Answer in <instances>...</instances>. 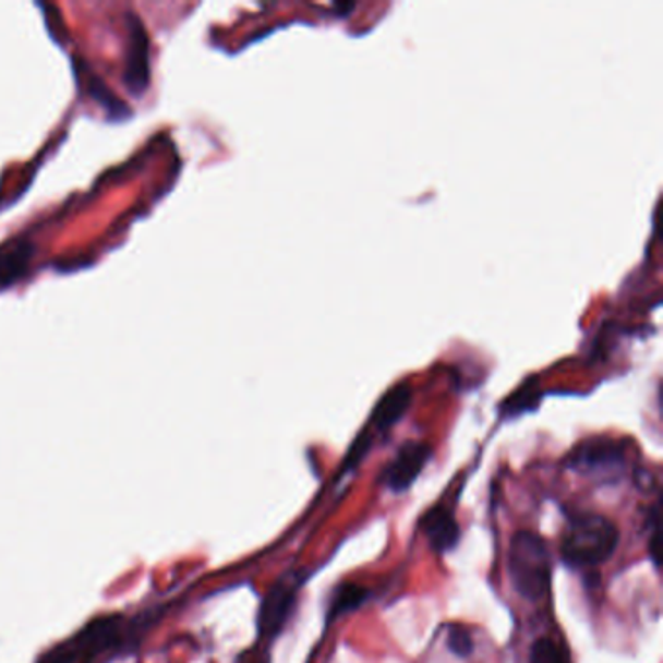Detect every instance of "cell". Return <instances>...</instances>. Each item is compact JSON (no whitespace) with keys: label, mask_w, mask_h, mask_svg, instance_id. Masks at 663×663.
I'll list each match as a JSON object with an SVG mask.
<instances>
[{"label":"cell","mask_w":663,"mask_h":663,"mask_svg":"<svg viewBox=\"0 0 663 663\" xmlns=\"http://www.w3.org/2000/svg\"><path fill=\"white\" fill-rule=\"evenodd\" d=\"M618 545V529L600 514H578L566 523L560 543L563 563L570 568H593L607 563Z\"/></svg>","instance_id":"1"},{"label":"cell","mask_w":663,"mask_h":663,"mask_svg":"<svg viewBox=\"0 0 663 663\" xmlns=\"http://www.w3.org/2000/svg\"><path fill=\"white\" fill-rule=\"evenodd\" d=\"M551 553L547 543L533 531H518L508 549V576L523 600L539 601L551 588Z\"/></svg>","instance_id":"2"},{"label":"cell","mask_w":663,"mask_h":663,"mask_svg":"<svg viewBox=\"0 0 663 663\" xmlns=\"http://www.w3.org/2000/svg\"><path fill=\"white\" fill-rule=\"evenodd\" d=\"M125 627L126 620L121 615L92 618L86 627H82L74 637L69 638L76 663H92L99 655L111 652V648L121 642Z\"/></svg>","instance_id":"3"},{"label":"cell","mask_w":663,"mask_h":663,"mask_svg":"<svg viewBox=\"0 0 663 663\" xmlns=\"http://www.w3.org/2000/svg\"><path fill=\"white\" fill-rule=\"evenodd\" d=\"M300 583H302V580L298 578V574H287L263 598L260 618H257L261 638L273 640L280 635V630L287 625L290 613L294 610Z\"/></svg>","instance_id":"4"},{"label":"cell","mask_w":663,"mask_h":663,"mask_svg":"<svg viewBox=\"0 0 663 663\" xmlns=\"http://www.w3.org/2000/svg\"><path fill=\"white\" fill-rule=\"evenodd\" d=\"M431 454V446L424 442H405L403 446L397 449L394 459L384 467L382 481L394 493L409 491L429 463Z\"/></svg>","instance_id":"5"},{"label":"cell","mask_w":663,"mask_h":663,"mask_svg":"<svg viewBox=\"0 0 663 663\" xmlns=\"http://www.w3.org/2000/svg\"><path fill=\"white\" fill-rule=\"evenodd\" d=\"M625 461V451L620 444L613 439H592L583 442L582 446L574 449L568 458V467L582 471V473H605L610 469H617Z\"/></svg>","instance_id":"6"},{"label":"cell","mask_w":663,"mask_h":663,"mask_svg":"<svg viewBox=\"0 0 663 663\" xmlns=\"http://www.w3.org/2000/svg\"><path fill=\"white\" fill-rule=\"evenodd\" d=\"M422 531L436 553H448L459 543V526L448 506H436L424 514Z\"/></svg>","instance_id":"7"},{"label":"cell","mask_w":663,"mask_h":663,"mask_svg":"<svg viewBox=\"0 0 663 663\" xmlns=\"http://www.w3.org/2000/svg\"><path fill=\"white\" fill-rule=\"evenodd\" d=\"M412 401V389L407 384L395 386L377 401L372 417H370V429L377 432H387L394 424L401 421L405 412L409 411Z\"/></svg>","instance_id":"8"},{"label":"cell","mask_w":663,"mask_h":663,"mask_svg":"<svg viewBox=\"0 0 663 663\" xmlns=\"http://www.w3.org/2000/svg\"><path fill=\"white\" fill-rule=\"evenodd\" d=\"M129 46L131 55L126 59L125 82L129 88L135 92V96H141V92L146 91L148 84V37L138 20H135V29L131 34Z\"/></svg>","instance_id":"9"},{"label":"cell","mask_w":663,"mask_h":663,"mask_svg":"<svg viewBox=\"0 0 663 663\" xmlns=\"http://www.w3.org/2000/svg\"><path fill=\"white\" fill-rule=\"evenodd\" d=\"M366 588H362V586H357V583H342L341 588L335 592L333 595L332 605H329V611H327V618L333 620V618L342 617V615H347L350 611H357L359 607H362L364 603L367 601Z\"/></svg>","instance_id":"10"},{"label":"cell","mask_w":663,"mask_h":663,"mask_svg":"<svg viewBox=\"0 0 663 663\" xmlns=\"http://www.w3.org/2000/svg\"><path fill=\"white\" fill-rule=\"evenodd\" d=\"M529 663H572L566 648L555 642L553 638H539L531 646Z\"/></svg>","instance_id":"11"},{"label":"cell","mask_w":663,"mask_h":663,"mask_svg":"<svg viewBox=\"0 0 663 663\" xmlns=\"http://www.w3.org/2000/svg\"><path fill=\"white\" fill-rule=\"evenodd\" d=\"M446 644H448L449 652L454 655H458V658H469V655L473 654V650H475L473 637L469 635V630H466L463 627H458V625L448 627V632H446Z\"/></svg>","instance_id":"12"},{"label":"cell","mask_w":663,"mask_h":663,"mask_svg":"<svg viewBox=\"0 0 663 663\" xmlns=\"http://www.w3.org/2000/svg\"><path fill=\"white\" fill-rule=\"evenodd\" d=\"M37 663H76V655H74V650H72L71 640H64L61 644L47 650L46 654L37 660Z\"/></svg>","instance_id":"13"},{"label":"cell","mask_w":663,"mask_h":663,"mask_svg":"<svg viewBox=\"0 0 663 663\" xmlns=\"http://www.w3.org/2000/svg\"><path fill=\"white\" fill-rule=\"evenodd\" d=\"M652 533H650V543H648V553L654 563L655 568L660 566V531H658V521H660V506L655 504L652 510Z\"/></svg>","instance_id":"14"}]
</instances>
